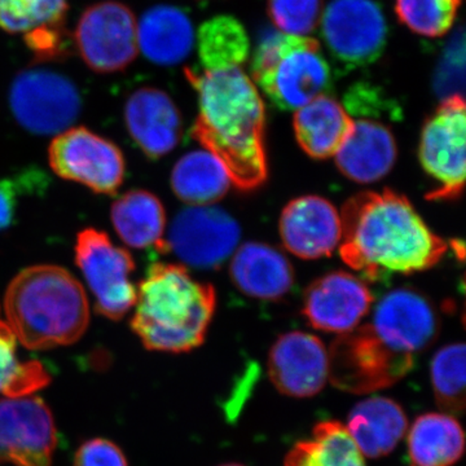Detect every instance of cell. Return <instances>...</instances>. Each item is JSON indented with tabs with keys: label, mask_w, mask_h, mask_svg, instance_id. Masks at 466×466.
Returning a JSON list of instances; mask_svg holds the SVG:
<instances>
[{
	"label": "cell",
	"mask_w": 466,
	"mask_h": 466,
	"mask_svg": "<svg viewBox=\"0 0 466 466\" xmlns=\"http://www.w3.org/2000/svg\"><path fill=\"white\" fill-rule=\"evenodd\" d=\"M339 254L370 281L437 265L450 247L407 198L385 189L358 193L342 208Z\"/></svg>",
	"instance_id": "cell-1"
},
{
	"label": "cell",
	"mask_w": 466,
	"mask_h": 466,
	"mask_svg": "<svg viewBox=\"0 0 466 466\" xmlns=\"http://www.w3.org/2000/svg\"><path fill=\"white\" fill-rule=\"evenodd\" d=\"M198 96L192 137L226 167L233 186L258 188L267 179L266 112L257 86L241 66L186 69Z\"/></svg>",
	"instance_id": "cell-2"
},
{
	"label": "cell",
	"mask_w": 466,
	"mask_h": 466,
	"mask_svg": "<svg viewBox=\"0 0 466 466\" xmlns=\"http://www.w3.org/2000/svg\"><path fill=\"white\" fill-rule=\"evenodd\" d=\"M216 306L214 288L187 267L153 263L137 288L131 328L150 351L188 352L205 341Z\"/></svg>",
	"instance_id": "cell-3"
},
{
	"label": "cell",
	"mask_w": 466,
	"mask_h": 466,
	"mask_svg": "<svg viewBox=\"0 0 466 466\" xmlns=\"http://www.w3.org/2000/svg\"><path fill=\"white\" fill-rule=\"evenodd\" d=\"M3 308L17 341L29 350L73 345L90 324L84 287L58 266H32L18 272L5 290Z\"/></svg>",
	"instance_id": "cell-4"
},
{
	"label": "cell",
	"mask_w": 466,
	"mask_h": 466,
	"mask_svg": "<svg viewBox=\"0 0 466 466\" xmlns=\"http://www.w3.org/2000/svg\"><path fill=\"white\" fill-rule=\"evenodd\" d=\"M251 73L263 94L283 110L302 108L330 86V67L318 41L274 30L260 36Z\"/></svg>",
	"instance_id": "cell-5"
},
{
	"label": "cell",
	"mask_w": 466,
	"mask_h": 466,
	"mask_svg": "<svg viewBox=\"0 0 466 466\" xmlns=\"http://www.w3.org/2000/svg\"><path fill=\"white\" fill-rule=\"evenodd\" d=\"M9 104L18 124L35 135L64 133L82 108L81 95L73 81L47 67H30L17 75Z\"/></svg>",
	"instance_id": "cell-6"
},
{
	"label": "cell",
	"mask_w": 466,
	"mask_h": 466,
	"mask_svg": "<svg viewBox=\"0 0 466 466\" xmlns=\"http://www.w3.org/2000/svg\"><path fill=\"white\" fill-rule=\"evenodd\" d=\"M76 263L94 294L100 315L118 321L134 308L137 287L131 279L135 271L133 257L113 244L106 232L87 228L78 233Z\"/></svg>",
	"instance_id": "cell-7"
},
{
	"label": "cell",
	"mask_w": 466,
	"mask_h": 466,
	"mask_svg": "<svg viewBox=\"0 0 466 466\" xmlns=\"http://www.w3.org/2000/svg\"><path fill=\"white\" fill-rule=\"evenodd\" d=\"M415 363L398 357L366 327L341 334L329 352V379L339 390L352 394L390 388L412 370Z\"/></svg>",
	"instance_id": "cell-8"
},
{
	"label": "cell",
	"mask_w": 466,
	"mask_h": 466,
	"mask_svg": "<svg viewBox=\"0 0 466 466\" xmlns=\"http://www.w3.org/2000/svg\"><path fill=\"white\" fill-rule=\"evenodd\" d=\"M465 100L447 97L428 119L420 140V161L437 187L429 200H455L465 182Z\"/></svg>",
	"instance_id": "cell-9"
},
{
	"label": "cell",
	"mask_w": 466,
	"mask_h": 466,
	"mask_svg": "<svg viewBox=\"0 0 466 466\" xmlns=\"http://www.w3.org/2000/svg\"><path fill=\"white\" fill-rule=\"evenodd\" d=\"M52 171L63 179L113 196L125 179L126 162L115 143L86 127H70L52 140L48 149Z\"/></svg>",
	"instance_id": "cell-10"
},
{
	"label": "cell",
	"mask_w": 466,
	"mask_h": 466,
	"mask_svg": "<svg viewBox=\"0 0 466 466\" xmlns=\"http://www.w3.org/2000/svg\"><path fill=\"white\" fill-rule=\"evenodd\" d=\"M321 35L339 66L357 69L381 56L388 24L375 0H332L321 18Z\"/></svg>",
	"instance_id": "cell-11"
},
{
	"label": "cell",
	"mask_w": 466,
	"mask_h": 466,
	"mask_svg": "<svg viewBox=\"0 0 466 466\" xmlns=\"http://www.w3.org/2000/svg\"><path fill=\"white\" fill-rule=\"evenodd\" d=\"M76 45L94 72H121L133 63L139 51L133 11L115 0L91 5L79 18Z\"/></svg>",
	"instance_id": "cell-12"
},
{
	"label": "cell",
	"mask_w": 466,
	"mask_h": 466,
	"mask_svg": "<svg viewBox=\"0 0 466 466\" xmlns=\"http://www.w3.org/2000/svg\"><path fill=\"white\" fill-rule=\"evenodd\" d=\"M57 447L54 416L36 395L0 400V462L51 466Z\"/></svg>",
	"instance_id": "cell-13"
},
{
	"label": "cell",
	"mask_w": 466,
	"mask_h": 466,
	"mask_svg": "<svg viewBox=\"0 0 466 466\" xmlns=\"http://www.w3.org/2000/svg\"><path fill=\"white\" fill-rule=\"evenodd\" d=\"M240 236L238 222L222 208L191 207L175 217L167 241L186 265L211 269L232 256Z\"/></svg>",
	"instance_id": "cell-14"
},
{
	"label": "cell",
	"mask_w": 466,
	"mask_h": 466,
	"mask_svg": "<svg viewBox=\"0 0 466 466\" xmlns=\"http://www.w3.org/2000/svg\"><path fill=\"white\" fill-rule=\"evenodd\" d=\"M366 325L381 345L413 363L438 333L433 306L424 296L410 289L386 294Z\"/></svg>",
	"instance_id": "cell-15"
},
{
	"label": "cell",
	"mask_w": 466,
	"mask_h": 466,
	"mask_svg": "<svg viewBox=\"0 0 466 466\" xmlns=\"http://www.w3.org/2000/svg\"><path fill=\"white\" fill-rule=\"evenodd\" d=\"M268 376L281 394L314 397L329 379V352L314 334L285 333L269 350Z\"/></svg>",
	"instance_id": "cell-16"
},
{
	"label": "cell",
	"mask_w": 466,
	"mask_h": 466,
	"mask_svg": "<svg viewBox=\"0 0 466 466\" xmlns=\"http://www.w3.org/2000/svg\"><path fill=\"white\" fill-rule=\"evenodd\" d=\"M372 303V291L361 279L349 272H330L309 285L303 315L315 329L345 334L359 327Z\"/></svg>",
	"instance_id": "cell-17"
},
{
	"label": "cell",
	"mask_w": 466,
	"mask_h": 466,
	"mask_svg": "<svg viewBox=\"0 0 466 466\" xmlns=\"http://www.w3.org/2000/svg\"><path fill=\"white\" fill-rule=\"evenodd\" d=\"M341 216L319 196L290 201L280 217V236L291 254L302 259L329 257L341 241Z\"/></svg>",
	"instance_id": "cell-18"
},
{
	"label": "cell",
	"mask_w": 466,
	"mask_h": 466,
	"mask_svg": "<svg viewBox=\"0 0 466 466\" xmlns=\"http://www.w3.org/2000/svg\"><path fill=\"white\" fill-rule=\"evenodd\" d=\"M126 126L137 146L150 159L167 156L182 137L179 110L158 88H139L125 106Z\"/></svg>",
	"instance_id": "cell-19"
},
{
	"label": "cell",
	"mask_w": 466,
	"mask_h": 466,
	"mask_svg": "<svg viewBox=\"0 0 466 466\" xmlns=\"http://www.w3.org/2000/svg\"><path fill=\"white\" fill-rule=\"evenodd\" d=\"M336 164L349 179L373 183L385 177L397 159V143L388 126L373 119H354V127L336 153Z\"/></svg>",
	"instance_id": "cell-20"
},
{
	"label": "cell",
	"mask_w": 466,
	"mask_h": 466,
	"mask_svg": "<svg viewBox=\"0 0 466 466\" xmlns=\"http://www.w3.org/2000/svg\"><path fill=\"white\" fill-rule=\"evenodd\" d=\"M236 287L262 300L281 299L293 285V268L280 251L262 242H248L236 251L231 262Z\"/></svg>",
	"instance_id": "cell-21"
},
{
	"label": "cell",
	"mask_w": 466,
	"mask_h": 466,
	"mask_svg": "<svg viewBox=\"0 0 466 466\" xmlns=\"http://www.w3.org/2000/svg\"><path fill=\"white\" fill-rule=\"evenodd\" d=\"M346 429L364 458L380 459L397 449L407 433L408 421L397 401L372 397L354 407Z\"/></svg>",
	"instance_id": "cell-22"
},
{
	"label": "cell",
	"mask_w": 466,
	"mask_h": 466,
	"mask_svg": "<svg viewBox=\"0 0 466 466\" xmlns=\"http://www.w3.org/2000/svg\"><path fill=\"white\" fill-rule=\"evenodd\" d=\"M354 127V118L342 104L321 95L296 110L294 133L300 148L312 158L334 157Z\"/></svg>",
	"instance_id": "cell-23"
},
{
	"label": "cell",
	"mask_w": 466,
	"mask_h": 466,
	"mask_svg": "<svg viewBox=\"0 0 466 466\" xmlns=\"http://www.w3.org/2000/svg\"><path fill=\"white\" fill-rule=\"evenodd\" d=\"M195 42L191 18L173 5H156L137 25V46L152 63L175 66L191 54Z\"/></svg>",
	"instance_id": "cell-24"
},
{
	"label": "cell",
	"mask_w": 466,
	"mask_h": 466,
	"mask_svg": "<svg viewBox=\"0 0 466 466\" xmlns=\"http://www.w3.org/2000/svg\"><path fill=\"white\" fill-rule=\"evenodd\" d=\"M119 238L134 249L168 251L165 231L167 213L157 196L144 189H133L116 198L110 211Z\"/></svg>",
	"instance_id": "cell-25"
},
{
	"label": "cell",
	"mask_w": 466,
	"mask_h": 466,
	"mask_svg": "<svg viewBox=\"0 0 466 466\" xmlns=\"http://www.w3.org/2000/svg\"><path fill=\"white\" fill-rule=\"evenodd\" d=\"M464 431L449 413L417 417L408 433V453L413 466H452L464 453Z\"/></svg>",
	"instance_id": "cell-26"
},
{
	"label": "cell",
	"mask_w": 466,
	"mask_h": 466,
	"mask_svg": "<svg viewBox=\"0 0 466 466\" xmlns=\"http://www.w3.org/2000/svg\"><path fill=\"white\" fill-rule=\"evenodd\" d=\"M231 184L222 162L207 149L187 153L171 173L175 195L191 207H208L219 201Z\"/></svg>",
	"instance_id": "cell-27"
},
{
	"label": "cell",
	"mask_w": 466,
	"mask_h": 466,
	"mask_svg": "<svg viewBox=\"0 0 466 466\" xmlns=\"http://www.w3.org/2000/svg\"><path fill=\"white\" fill-rule=\"evenodd\" d=\"M285 466H367L357 444L341 422H319L309 440L299 441L288 452Z\"/></svg>",
	"instance_id": "cell-28"
},
{
	"label": "cell",
	"mask_w": 466,
	"mask_h": 466,
	"mask_svg": "<svg viewBox=\"0 0 466 466\" xmlns=\"http://www.w3.org/2000/svg\"><path fill=\"white\" fill-rule=\"evenodd\" d=\"M198 55L202 69L241 66L249 55V38L236 18L214 17L198 32Z\"/></svg>",
	"instance_id": "cell-29"
},
{
	"label": "cell",
	"mask_w": 466,
	"mask_h": 466,
	"mask_svg": "<svg viewBox=\"0 0 466 466\" xmlns=\"http://www.w3.org/2000/svg\"><path fill=\"white\" fill-rule=\"evenodd\" d=\"M17 342L7 321L0 319V394L5 397L32 395L51 381L39 361H23L18 358Z\"/></svg>",
	"instance_id": "cell-30"
},
{
	"label": "cell",
	"mask_w": 466,
	"mask_h": 466,
	"mask_svg": "<svg viewBox=\"0 0 466 466\" xmlns=\"http://www.w3.org/2000/svg\"><path fill=\"white\" fill-rule=\"evenodd\" d=\"M435 400L444 413L459 415L465 408V345L451 343L438 350L431 364Z\"/></svg>",
	"instance_id": "cell-31"
},
{
	"label": "cell",
	"mask_w": 466,
	"mask_h": 466,
	"mask_svg": "<svg viewBox=\"0 0 466 466\" xmlns=\"http://www.w3.org/2000/svg\"><path fill=\"white\" fill-rule=\"evenodd\" d=\"M66 9V0H0V27L26 35L43 27L63 26Z\"/></svg>",
	"instance_id": "cell-32"
},
{
	"label": "cell",
	"mask_w": 466,
	"mask_h": 466,
	"mask_svg": "<svg viewBox=\"0 0 466 466\" xmlns=\"http://www.w3.org/2000/svg\"><path fill=\"white\" fill-rule=\"evenodd\" d=\"M461 0H395V11L401 23L420 35H444L458 16Z\"/></svg>",
	"instance_id": "cell-33"
},
{
	"label": "cell",
	"mask_w": 466,
	"mask_h": 466,
	"mask_svg": "<svg viewBox=\"0 0 466 466\" xmlns=\"http://www.w3.org/2000/svg\"><path fill=\"white\" fill-rule=\"evenodd\" d=\"M323 0H268V15L281 33L309 36L317 29Z\"/></svg>",
	"instance_id": "cell-34"
},
{
	"label": "cell",
	"mask_w": 466,
	"mask_h": 466,
	"mask_svg": "<svg viewBox=\"0 0 466 466\" xmlns=\"http://www.w3.org/2000/svg\"><path fill=\"white\" fill-rule=\"evenodd\" d=\"M464 32L458 30L444 48L443 56L435 73V90L441 99L462 95L464 91Z\"/></svg>",
	"instance_id": "cell-35"
},
{
	"label": "cell",
	"mask_w": 466,
	"mask_h": 466,
	"mask_svg": "<svg viewBox=\"0 0 466 466\" xmlns=\"http://www.w3.org/2000/svg\"><path fill=\"white\" fill-rule=\"evenodd\" d=\"M42 180L43 175L33 168L16 177H0V232L14 223L21 196L30 195L35 187H43Z\"/></svg>",
	"instance_id": "cell-36"
},
{
	"label": "cell",
	"mask_w": 466,
	"mask_h": 466,
	"mask_svg": "<svg viewBox=\"0 0 466 466\" xmlns=\"http://www.w3.org/2000/svg\"><path fill=\"white\" fill-rule=\"evenodd\" d=\"M73 466H128L125 453L104 438L86 441L76 450Z\"/></svg>",
	"instance_id": "cell-37"
},
{
	"label": "cell",
	"mask_w": 466,
	"mask_h": 466,
	"mask_svg": "<svg viewBox=\"0 0 466 466\" xmlns=\"http://www.w3.org/2000/svg\"><path fill=\"white\" fill-rule=\"evenodd\" d=\"M26 45L39 58H52L61 55L64 45L63 26L43 27L26 34Z\"/></svg>",
	"instance_id": "cell-38"
},
{
	"label": "cell",
	"mask_w": 466,
	"mask_h": 466,
	"mask_svg": "<svg viewBox=\"0 0 466 466\" xmlns=\"http://www.w3.org/2000/svg\"><path fill=\"white\" fill-rule=\"evenodd\" d=\"M220 466H244V465H240V464H225V465H220Z\"/></svg>",
	"instance_id": "cell-39"
}]
</instances>
